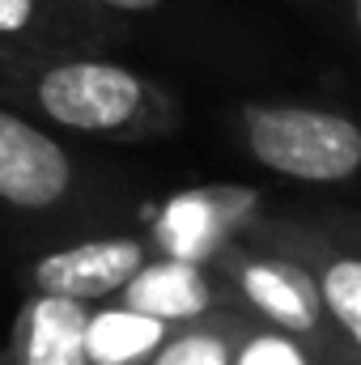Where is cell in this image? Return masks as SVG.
Wrapping results in <instances>:
<instances>
[{
	"instance_id": "cell-2",
	"label": "cell",
	"mask_w": 361,
	"mask_h": 365,
	"mask_svg": "<svg viewBox=\"0 0 361 365\" xmlns=\"http://www.w3.org/2000/svg\"><path fill=\"white\" fill-rule=\"evenodd\" d=\"M39 110L77 132H119L145 106V81L106 60H68L34 81Z\"/></svg>"
},
{
	"instance_id": "cell-7",
	"label": "cell",
	"mask_w": 361,
	"mask_h": 365,
	"mask_svg": "<svg viewBox=\"0 0 361 365\" xmlns=\"http://www.w3.org/2000/svg\"><path fill=\"white\" fill-rule=\"evenodd\" d=\"M86 302L39 293L26 319V365H86Z\"/></svg>"
},
{
	"instance_id": "cell-12",
	"label": "cell",
	"mask_w": 361,
	"mask_h": 365,
	"mask_svg": "<svg viewBox=\"0 0 361 365\" xmlns=\"http://www.w3.org/2000/svg\"><path fill=\"white\" fill-rule=\"evenodd\" d=\"M230 365H310V357L298 344V336L276 327V331H264V336H251Z\"/></svg>"
},
{
	"instance_id": "cell-11",
	"label": "cell",
	"mask_w": 361,
	"mask_h": 365,
	"mask_svg": "<svg viewBox=\"0 0 361 365\" xmlns=\"http://www.w3.org/2000/svg\"><path fill=\"white\" fill-rule=\"evenodd\" d=\"M230 340L221 331H187L179 340L162 344L153 365H230Z\"/></svg>"
},
{
	"instance_id": "cell-14",
	"label": "cell",
	"mask_w": 361,
	"mask_h": 365,
	"mask_svg": "<svg viewBox=\"0 0 361 365\" xmlns=\"http://www.w3.org/2000/svg\"><path fill=\"white\" fill-rule=\"evenodd\" d=\"M93 4H106V9H119V13H153L162 0H93Z\"/></svg>"
},
{
	"instance_id": "cell-5",
	"label": "cell",
	"mask_w": 361,
	"mask_h": 365,
	"mask_svg": "<svg viewBox=\"0 0 361 365\" xmlns=\"http://www.w3.org/2000/svg\"><path fill=\"white\" fill-rule=\"evenodd\" d=\"M141 264H145V247L136 238H98V242H81V247H64V251L43 255L30 268V280L39 293L93 302V297L119 293L136 276Z\"/></svg>"
},
{
	"instance_id": "cell-1",
	"label": "cell",
	"mask_w": 361,
	"mask_h": 365,
	"mask_svg": "<svg viewBox=\"0 0 361 365\" xmlns=\"http://www.w3.org/2000/svg\"><path fill=\"white\" fill-rule=\"evenodd\" d=\"M243 140L264 170L298 182H345L361 170V128L336 110L251 106Z\"/></svg>"
},
{
	"instance_id": "cell-6",
	"label": "cell",
	"mask_w": 361,
	"mask_h": 365,
	"mask_svg": "<svg viewBox=\"0 0 361 365\" xmlns=\"http://www.w3.org/2000/svg\"><path fill=\"white\" fill-rule=\"evenodd\" d=\"M123 302L132 310H145L162 323H175V319H200L213 310L217 293H213V280L204 276V268L195 259H183L171 255L162 264H141L136 276L119 289Z\"/></svg>"
},
{
	"instance_id": "cell-10",
	"label": "cell",
	"mask_w": 361,
	"mask_h": 365,
	"mask_svg": "<svg viewBox=\"0 0 361 365\" xmlns=\"http://www.w3.org/2000/svg\"><path fill=\"white\" fill-rule=\"evenodd\" d=\"M315 280H319V297H323L327 319L361 349V259L357 255H332Z\"/></svg>"
},
{
	"instance_id": "cell-3",
	"label": "cell",
	"mask_w": 361,
	"mask_h": 365,
	"mask_svg": "<svg viewBox=\"0 0 361 365\" xmlns=\"http://www.w3.org/2000/svg\"><path fill=\"white\" fill-rule=\"evenodd\" d=\"M68 153L47 132L0 106V200L13 208H51L68 195Z\"/></svg>"
},
{
	"instance_id": "cell-9",
	"label": "cell",
	"mask_w": 361,
	"mask_h": 365,
	"mask_svg": "<svg viewBox=\"0 0 361 365\" xmlns=\"http://www.w3.org/2000/svg\"><path fill=\"white\" fill-rule=\"evenodd\" d=\"M234 208H238V195H230V191L183 195L179 204H171V212L162 221V238L175 255L195 259V255H204V230L217 238V230L234 217Z\"/></svg>"
},
{
	"instance_id": "cell-4",
	"label": "cell",
	"mask_w": 361,
	"mask_h": 365,
	"mask_svg": "<svg viewBox=\"0 0 361 365\" xmlns=\"http://www.w3.org/2000/svg\"><path fill=\"white\" fill-rule=\"evenodd\" d=\"M234 289L247 297L251 310H260L272 327L289 331V336H315L327 319L323 297H319V280L293 259L280 255H234L230 259Z\"/></svg>"
},
{
	"instance_id": "cell-15",
	"label": "cell",
	"mask_w": 361,
	"mask_h": 365,
	"mask_svg": "<svg viewBox=\"0 0 361 365\" xmlns=\"http://www.w3.org/2000/svg\"><path fill=\"white\" fill-rule=\"evenodd\" d=\"M353 21H357V34H361V0H353Z\"/></svg>"
},
{
	"instance_id": "cell-8",
	"label": "cell",
	"mask_w": 361,
	"mask_h": 365,
	"mask_svg": "<svg viewBox=\"0 0 361 365\" xmlns=\"http://www.w3.org/2000/svg\"><path fill=\"white\" fill-rule=\"evenodd\" d=\"M166 340V323L145 314V310H106L90 314L86 323V365H132L149 357L153 349H162Z\"/></svg>"
},
{
	"instance_id": "cell-13",
	"label": "cell",
	"mask_w": 361,
	"mask_h": 365,
	"mask_svg": "<svg viewBox=\"0 0 361 365\" xmlns=\"http://www.w3.org/2000/svg\"><path fill=\"white\" fill-rule=\"evenodd\" d=\"M39 0H0V34H21L34 21Z\"/></svg>"
}]
</instances>
